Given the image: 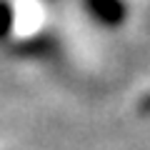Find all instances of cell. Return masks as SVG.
<instances>
[{
  "label": "cell",
  "mask_w": 150,
  "mask_h": 150,
  "mask_svg": "<svg viewBox=\"0 0 150 150\" xmlns=\"http://www.w3.org/2000/svg\"><path fill=\"white\" fill-rule=\"evenodd\" d=\"M93 10L100 20L105 23H120L123 20V5H120V0H90Z\"/></svg>",
  "instance_id": "cell-1"
},
{
  "label": "cell",
  "mask_w": 150,
  "mask_h": 150,
  "mask_svg": "<svg viewBox=\"0 0 150 150\" xmlns=\"http://www.w3.org/2000/svg\"><path fill=\"white\" fill-rule=\"evenodd\" d=\"M10 25H13V10L0 3V38H5L10 33Z\"/></svg>",
  "instance_id": "cell-2"
},
{
  "label": "cell",
  "mask_w": 150,
  "mask_h": 150,
  "mask_svg": "<svg viewBox=\"0 0 150 150\" xmlns=\"http://www.w3.org/2000/svg\"><path fill=\"white\" fill-rule=\"evenodd\" d=\"M143 108H145V112H148V108H150V98H148V100L143 103Z\"/></svg>",
  "instance_id": "cell-3"
}]
</instances>
